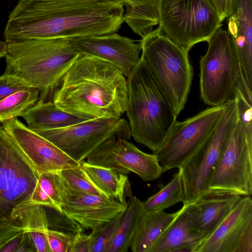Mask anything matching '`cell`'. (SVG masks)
Here are the masks:
<instances>
[{
  "label": "cell",
  "mask_w": 252,
  "mask_h": 252,
  "mask_svg": "<svg viewBox=\"0 0 252 252\" xmlns=\"http://www.w3.org/2000/svg\"><path fill=\"white\" fill-rule=\"evenodd\" d=\"M39 174L0 125V244L23 231L20 218L28 207Z\"/></svg>",
  "instance_id": "5"
},
{
  "label": "cell",
  "mask_w": 252,
  "mask_h": 252,
  "mask_svg": "<svg viewBox=\"0 0 252 252\" xmlns=\"http://www.w3.org/2000/svg\"><path fill=\"white\" fill-rule=\"evenodd\" d=\"M252 231V199L243 196L214 231L194 252H238L246 235Z\"/></svg>",
  "instance_id": "16"
},
{
  "label": "cell",
  "mask_w": 252,
  "mask_h": 252,
  "mask_svg": "<svg viewBox=\"0 0 252 252\" xmlns=\"http://www.w3.org/2000/svg\"><path fill=\"white\" fill-rule=\"evenodd\" d=\"M92 239L90 234L83 232L73 238L69 252H91Z\"/></svg>",
  "instance_id": "35"
},
{
  "label": "cell",
  "mask_w": 252,
  "mask_h": 252,
  "mask_svg": "<svg viewBox=\"0 0 252 252\" xmlns=\"http://www.w3.org/2000/svg\"><path fill=\"white\" fill-rule=\"evenodd\" d=\"M39 91L35 88L15 92L0 101V123L22 117L38 101Z\"/></svg>",
  "instance_id": "29"
},
{
  "label": "cell",
  "mask_w": 252,
  "mask_h": 252,
  "mask_svg": "<svg viewBox=\"0 0 252 252\" xmlns=\"http://www.w3.org/2000/svg\"><path fill=\"white\" fill-rule=\"evenodd\" d=\"M23 231L15 234L0 244V252H17L22 241Z\"/></svg>",
  "instance_id": "36"
},
{
  "label": "cell",
  "mask_w": 252,
  "mask_h": 252,
  "mask_svg": "<svg viewBox=\"0 0 252 252\" xmlns=\"http://www.w3.org/2000/svg\"><path fill=\"white\" fill-rule=\"evenodd\" d=\"M32 129L80 163L105 140L130 137L129 123L121 118H95L61 128Z\"/></svg>",
  "instance_id": "11"
},
{
  "label": "cell",
  "mask_w": 252,
  "mask_h": 252,
  "mask_svg": "<svg viewBox=\"0 0 252 252\" xmlns=\"http://www.w3.org/2000/svg\"><path fill=\"white\" fill-rule=\"evenodd\" d=\"M224 194H252V140L246 136L238 117L208 187L207 195Z\"/></svg>",
  "instance_id": "10"
},
{
  "label": "cell",
  "mask_w": 252,
  "mask_h": 252,
  "mask_svg": "<svg viewBox=\"0 0 252 252\" xmlns=\"http://www.w3.org/2000/svg\"><path fill=\"white\" fill-rule=\"evenodd\" d=\"M35 252L37 251L32 237L27 231L24 230L22 241L17 252Z\"/></svg>",
  "instance_id": "38"
},
{
  "label": "cell",
  "mask_w": 252,
  "mask_h": 252,
  "mask_svg": "<svg viewBox=\"0 0 252 252\" xmlns=\"http://www.w3.org/2000/svg\"><path fill=\"white\" fill-rule=\"evenodd\" d=\"M150 252H194L204 239L195 225L194 203L184 205Z\"/></svg>",
  "instance_id": "19"
},
{
  "label": "cell",
  "mask_w": 252,
  "mask_h": 252,
  "mask_svg": "<svg viewBox=\"0 0 252 252\" xmlns=\"http://www.w3.org/2000/svg\"><path fill=\"white\" fill-rule=\"evenodd\" d=\"M144 213L143 202L136 196L127 202V207L105 252H127L137 223Z\"/></svg>",
  "instance_id": "26"
},
{
  "label": "cell",
  "mask_w": 252,
  "mask_h": 252,
  "mask_svg": "<svg viewBox=\"0 0 252 252\" xmlns=\"http://www.w3.org/2000/svg\"><path fill=\"white\" fill-rule=\"evenodd\" d=\"M53 94L52 101L64 111L91 119H120L126 108L127 81L107 61L81 54Z\"/></svg>",
  "instance_id": "2"
},
{
  "label": "cell",
  "mask_w": 252,
  "mask_h": 252,
  "mask_svg": "<svg viewBox=\"0 0 252 252\" xmlns=\"http://www.w3.org/2000/svg\"><path fill=\"white\" fill-rule=\"evenodd\" d=\"M126 207L114 199L73 191L66 186L63 212L83 228L92 231L110 221Z\"/></svg>",
  "instance_id": "17"
},
{
  "label": "cell",
  "mask_w": 252,
  "mask_h": 252,
  "mask_svg": "<svg viewBox=\"0 0 252 252\" xmlns=\"http://www.w3.org/2000/svg\"><path fill=\"white\" fill-rule=\"evenodd\" d=\"M30 88L14 77L4 73L0 76V101L11 94Z\"/></svg>",
  "instance_id": "34"
},
{
  "label": "cell",
  "mask_w": 252,
  "mask_h": 252,
  "mask_svg": "<svg viewBox=\"0 0 252 252\" xmlns=\"http://www.w3.org/2000/svg\"><path fill=\"white\" fill-rule=\"evenodd\" d=\"M184 192L180 174L176 172L172 179L155 194L143 202L144 212L153 213L164 210L184 201Z\"/></svg>",
  "instance_id": "28"
},
{
  "label": "cell",
  "mask_w": 252,
  "mask_h": 252,
  "mask_svg": "<svg viewBox=\"0 0 252 252\" xmlns=\"http://www.w3.org/2000/svg\"><path fill=\"white\" fill-rule=\"evenodd\" d=\"M125 6L123 21L142 38L158 25L159 0H113Z\"/></svg>",
  "instance_id": "24"
},
{
  "label": "cell",
  "mask_w": 252,
  "mask_h": 252,
  "mask_svg": "<svg viewBox=\"0 0 252 252\" xmlns=\"http://www.w3.org/2000/svg\"><path fill=\"white\" fill-rule=\"evenodd\" d=\"M51 226L56 230L62 232L72 237L77 234L83 232V227L76 221L66 215L54 209Z\"/></svg>",
  "instance_id": "32"
},
{
  "label": "cell",
  "mask_w": 252,
  "mask_h": 252,
  "mask_svg": "<svg viewBox=\"0 0 252 252\" xmlns=\"http://www.w3.org/2000/svg\"><path fill=\"white\" fill-rule=\"evenodd\" d=\"M31 129H52L67 127L91 119L63 110L54 101L38 100L23 114Z\"/></svg>",
  "instance_id": "21"
},
{
  "label": "cell",
  "mask_w": 252,
  "mask_h": 252,
  "mask_svg": "<svg viewBox=\"0 0 252 252\" xmlns=\"http://www.w3.org/2000/svg\"><path fill=\"white\" fill-rule=\"evenodd\" d=\"M158 25L189 53L196 44L208 42L222 21L207 0H159Z\"/></svg>",
  "instance_id": "8"
},
{
  "label": "cell",
  "mask_w": 252,
  "mask_h": 252,
  "mask_svg": "<svg viewBox=\"0 0 252 252\" xmlns=\"http://www.w3.org/2000/svg\"><path fill=\"white\" fill-rule=\"evenodd\" d=\"M23 230L32 237L37 252H50L46 238L49 228L47 214L44 207L38 205L26 208L20 218Z\"/></svg>",
  "instance_id": "27"
},
{
  "label": "cell",
  "mask_w": 252,
  "mask_h": 252,
  "mask_svg": "<svg viewBox=\"0 0 252 252\" xmlns=\"http://www.w3.org/2000/svg\"><path fill=\"white\" fill-rule=\"evenodd\" d=\"M88 163L126 174L132 172L145 181H153L163 173L157 156L144 153L122 137L108 139L86 158Z\"/></svg>",
  "instance_id": "13"
},
{
  "label": "cell",
  "mask_w": 252,
  "mask_h": 252,
  "mask_svg": "<svg viewBox=\"0 0 252 252\" xmlns=\"http://www.w3.org/2000/svg\"><path fill=\"white\" fill-rule=\"evenodd\" d=\"M81 165L91 181L104 196L127 205V198L132 197V191L126 174L85 161Z\"/></svg>",
  "instance_id": "22"
},
{
  "label": "cell",
  "mask_w": 252,
  "mask_h": 252,
  "mask_svg": "<svg viewBox=\"0 0 252 252\" xmlns=\"http://www.w3.org/2000/svg\"><path fill=\"white\" fill-rule=\"evenodd\" d=\"M66 186L60 172L41 173L31 195L29 206L41 205L63 212Z\"/></svg>",
  "instance_id": "25"
},
{
  "label": "cell",
  "mask_w": 252,
  "mask_h": 252,
  "mask_svg": "<svg viewBox=\"0 0 252 252\" xmlns=\"http://www.w3.org/2000/svg\"><path fill=\"white\" fill-rule=\"evenodd\" d=\"M81 54L103 59L112 64L127 78L138 63L141 52L140 43L117 32L70 39Z\"/></svg>",
  "instance_id": "15"
},
{
  "label": "cell",
  "mask_w": 252,
  "mask_h": 252,
  "mask_svg": "<svg viewBox=\"0 0 252 252\" xmlns=\"http://www.w3.org/2000/svg\"><path fill=\"white\" fill-rule=\"evenodd\" d=\"M241 197L229 194L207 195L194 203L196 227L204 239L214 231Z\"/></svg>",
  "instance_id": "20"
},
{
  "label": "cell",
  "mask_w": 252,
  "mask_h": 252,
  "mask_svg": "<svg viewBox=\"0 0 252 252\" xmlns=\"http://www.w3.org/2000/svg\"><path fill=\"white\" fill-rule=\"evenodd\" d=\"M230 0H207L222 22L226 18Z\"/></svg>",
  "instance_id": "37"
},
{
  "label": "cell",
  "mask_w": 252,
  "mask_h": 252,
  "mask_svg": "<svg viewBox=\"0 0 252 252\" xmlns=\"http://www.w3.org/2000/svg\"><path fill=\"white\" fill-rule=\"evenodd\" d=\"M125 211L104 224L92 230L91 252H105L116 229L120 222Z\"/></svg>",
  "instance_id": "31"
},
{
  "label": "cell",
  "mask_w": 252,
  "mask_h": 252,
  "mask_svg": "<svg viewBox=\"0 0 252 252\" xmlns=\"http://www.w3.org/2000/svg\"><path fill=\"white\" fill-rule=\"evenodd\" d=\"M2 124L5 130L32 163L39 175L45 172H60L81 165L17 118Z\"/></svg>",
  "instance_id": "14"
},
{
  "label": "cell",
  "mask_w": 252,
  "mask_h": 252,
  "mask_svg": "<svg viewBox=\"0 0 252 252\" xmlns=\"http://www.w3.org/2000/svg\"><path fill=\"white\" fill-rule=\"evenodd\" d=\"M8 52V43L0 40V58L5 57Z\"/></svg>",
  "instance_id": "39"
},
{
  "label": "cell",
  "mask_w": 252,
  "mask_h": 252,
  "mask_svg": "<svg viewBox=\"0 0 252 252\" xmlns=\"http://www.w3.org/2000/svg\"><path fill=\"white\" fill-rule=\"evenodd\" d=\"M141 57L178 117L189 93L193 70L189 53L158 27L140 41Z\"/></svg>",
  "instance_id": "6"
},
{
  "label": "cell",
  "mask_w": 252,
  "mask_h": 252,
  "mask_svg": "<svg viewBox=\"0 0 252 252\" xmlns=\"http://www.w3.org/2000/svg\"><path fill=\"white\" fill-rule=\"evenodd\" d=\"M127 78L126 112L130 136L155 153L165 142L177 116L141 57Z\"/></svg>",
  "instance_id": "4"
},
{
  "label": "cell",
  "mask_w": 252,
  "mask_h": 252,
  "mask_svg": "<svg viewBox=\"0 0 252 252\" xmlns=\"http://www.w3.org/2000/svg\"><path fill=\"white\" fill-rule=\"evenodd\" d=\"M46 238L50 252H69L73 237L56 230L49 228Z\"/></svg>",
  "instance_id": "33"
},
{
  "label": "cell",
  "mask_w": 252,
  "mask_h": 252,
  "mask_svg": "<svg viewBox=\"0 0 252 252\" xmlns=\"http://www.w3.org/2000/svg\"><path fill=\"white\" fill-rule=\"evenodd\" d=\"M207 42V50L199 61V87L201 99L211 107L234 100L245 77L226 31L220 28Z\"/></svg>",
  "instance_id": "7"
},
{
  "label": "cell",
  "mask_w": 252,
  "mask_h": 252,
  "mask_svg": "<svg viewBox=\"0 0 252 252\" xmlns=\"http://www.w3.org/2000/svg\"><path fill=\"white\" fill-rule=\"evenodd\" d=\"M231 39L249 88L252 89V0H230L226 16Z\"/></svg>",
  "instance_id": "18"
},
{
  "label": "cell",
  "mask_w": 252,
  "mask_h": 252,
  "mask_svg": "<svg viewBox=\"0 0 252 252\" xmlns=\"http://www.w3.org/2000/svg\"><path fill=\"white\" fill-rule=\"evenodd\" d=\"M164 211L145 213L141 217L132 236L130 249L133 252H150L165 229L179 214Z\"/></svg>",
  "instance_id": "23"
},
{
  "label": "cell",
  "mask_w": 252,
  "mask_h": 252,
  "mask_svg": "<svg viewBox=\"0 0 252 252\" xmlns=\"http://www.w3.org/2000/svg\"><path fill=\"white\" fill-rule=\"evenodd\" d=\"M124 6L113 0H19L4 31L7 43L117 32Z\"/></svg>",
  "instance_id": "1"
},
{
  "label": "cell",
  "mask_w": 252,
  "mask_h": 252,
  "mask_svg": "<svg viewBox=\"0 0 252 252\" xmlns=\"http://www.w3.org/2000/svg\"><path fill=\"white\" fill-rule=\"evenodd\" d=\"M224 107L211 106L197 114L176 121L165 142L155 153L163 173L179 168L210 137L215 130Z\"/></svg>",
  "instance_id": "12"
},
{
  "label": "cell",
  "mask_w": 252,
  "mask_h": 252,
  "mask_svg": "<svg viewBox=\"0 0 252 252\" xmlns=\"http://www.w3.org/2000/svg\"><path fill=\"white\" fill-rule=\"evenodd\" d=\"M81 53L70 39H34L8 43L4 73L40 92L45 100Z\"/></svg>",
  "instance_id": "3"
},
{
  "label": "cell",
  "mask_w": 252,
  "mask_h": 252,
  "mask_svg": "<svg viewBox=\"0 0 252 252\" xmlns=\"http://www.w3.org/2000/svg\"><path fill=\"white\" fill-rule=\"evenodd\" d=\"M238 117L235 99L225 102L212 135L178 168L184 192L183 204L194 203L208 194L211 177L233 133Z\"/></svg>",
  "instance_id": "9"
},
{
  "label": "cell",
  "mask_w": 252,
  "mask_h": 252,
  "mask_svg": "<svg viewBox=\"0 0 252 252\" xmlns=\"http://www.w3.org/2000/svg\"><path fill=\"white\" fill-rule=\"evenodd\" d=\"M60 173L69 189L94 195H103L89 178L81 164L78 167L60 171Z\"/></svg>",
  "instance_id": "30"
}]
</instances>
